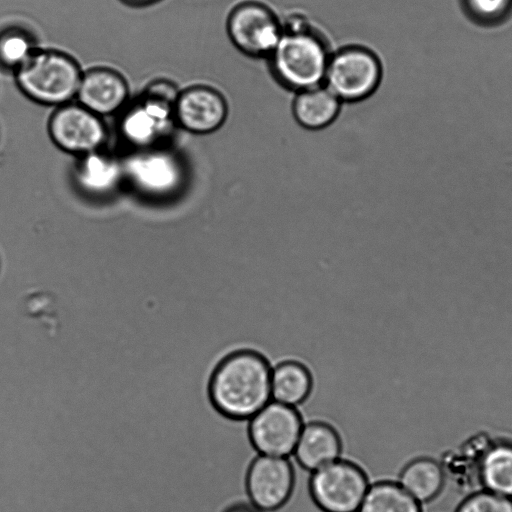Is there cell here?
<instances>
[{
	"instance_id": "1",
	"label": "cell",
	"mask_w": 512,
	"mask_h": 512,
	"mask_svg": "<svg viewBox=\"0 0 512 512\" xmlns=\"http://www.w3.org/2000/svg\"><path fill=\"white\" fill-rule=\"evenodd\" d=\"M271 370L270 361L256 349L228 352L209 376L207 394L212 407L226 419L249 420L272 400Z\"/></svg>"
},
{
	"instance_id": "2",
	"label": "cell",
	"mask_w": 512,
	"mask_h": 512,
	"mask_svg": "<svg viewBox=\"0 0 512 512\" xmlns=\"http://www.w3.org/2000/svg\"><path fill=\"white\" fill-rule=\"evenodd\" d=\"M331 45L326 35L301 13L282 19L281 37L267 58L271 76L297 93L323 85Z\"/></svg>"
},
{
	"instance_id": "3",
	"label": "cell",
	"mask_w": 512,
	"mask_h": 512,
	"mask_svg": "<svg viewBox=\"0 0 512 512\" xmlns=\"http://www.w3.org/2000/svg\"><path fill=\"white\" fill-rule=\"evenodd\" d=\"M82 73L70 54L38 47L13 74L18 89L28 99L56 108L75 101Z\"/></svg>"
},
{
	"instance_id": "4",
	"label": "cell",
	"mask_w": 512,
	"mask_h": 512,
	"mask_svg": "<svg viewBox=\"0 0 512 512\" xmlns=\"http://www.w3.org/2000/svg\"><path fill=\"white\" fill-rule=\"evenodd\" d=\"M180 89L167 79L149 82L120 112L123 138L140 149L152 148L176 124L174 107Z\"/></svg>"
},
{
	"instance_id": "5",
	"label": "cell",
	"mask_w": 512,
	"mask_h": 512,
	"mask_svg": "<svg viewBox=\"0 0 512 512\" xmlns=\"http://www.w3.org/2000/svg\"><path fill=\"white\" fill-rule=\"evenodd\" d=\"M382 78L383 64L374 50L347 44L332 51L323 85L342 103H353L370 97Z\"/></svg>"
},
{
	"instance_id": "6",
	"label": "cell",
	"mask_w": 512,
	"mask_h": 512,
	"mask_svg": "<svg viewBox=\"0 0 512 512\" xmlns=\"http://www.w3.org/2000/svg\"><path fill=\"white\" fill-rule=\"evenodd\" d=\"M369 485L365 470L341 457L311 472L308 489L322 512H358Z\"/></svg>"
},
{
	"instance_id": "7",
	"label": "cell",
	"mask_w": 512,
	"mask_h": 512,
	"mask_svg": "<svg viewBox=\"0 0 512 512\" xmlns=\"http://www.w3.org/2000/svg\"><path fill=\"white\" fill-rule=\"evenodd\" d=\"M226 32L242 54L267 59L281 37L282 18L263 1L242 0L230 9Z\"/></svg>"
},
{
	"instance_id": "8",
	"label": "cell",
	"mask_w": 512,
	"mask_h": 512,
	"mask_svg": "<svg viewBox=\"0 0 512 512\" xmlns=\"http://www.w3.org/2000/svg\"><path fill=\"white\" fill-rule=\"evenodd\" d=\"M304 423L297 407L271 400L248 420V438L258 454L289 458Z\"/></svg>"
},
{
	"instance_id": "9",
	"label": "cell",
	"mask_w": 512,
	"mask_h": 512,
	"mask_svg": "<svg viewBox=\"0 0 512 512\" xmlns=\"http://www.w3.org/2000/svg\"><path fill=\"white\" fill-rule=\"evenodd\" d=\"M48 133L58 148L79 157L100 150L107 137L103 117L77 101L54 109L48 120Z\"/></svg>"
},
{
	"instance_id": "10",
	"label": "cell",
	"mask_w": 512,
	"mask_h": 512,
	"mask_svg": "<svg viewBox=\"0 0 512 512\" xmlns=\"http://www.w3.org/2000/svg\"><path fill=\"white\" fill-rule=\"evenodd\" d=\"M244 482L248 501L263 512H274L292 497L294 467L287 457L258 454L249 463Z\"/></svg>"
},
{
	"instance_id": "11",
	"label": "cell",
	"mask_w": 512,
	"mask_h": 512,
	"mask_svg": "<svg viewBox=\"0 0 512 512\" xmlns=\"http://www.w3.org/2000/svg\"><path fill=\"white\" fill-rule=\"evenodd\" d=\"M122 166L124 176L138 191L155 197L172 194L183 178L178 159L159 148L140 149Z\"/></svg>"
},
{
	"instance_id": "12",
	"label": "cell",
	"mask_w": 512,
	"mask_h": 512,
	"mask_svg": "<svg viewBox=\"0 0 512 512\" xmlns=\"http://www.w3.org/2000/svg\"><path fill=\"white\" fill-rule=\"evenodd\" d=\"M176 124L195 134L218 130L228 116V103L221 91L207 84L180 90L174 107Z\"/></svg>"
},
{
	"instance_id": "13",
	"label": "cell",
	"mask_w": 512,
	"mask_h": 512,
	"mask_svg": "<svg viewBox=\"0 0 512 512\" xmlns=\"http://www.w3.org/2000/svg\"><path fill=\"white\" fill-rule=\"evenodd\" d=\"M75 101L101 117L120 113L130 101L129 85L113 68L90 67L83 70Z\"/></svg>"
},
{
	"instance_id": "14",
	"label": "cell",
	"mask_w": 512,
	"mask_h": 512,
	"mask_svg": "<svg viewBox=\"0 0 512 512\" xmlns=\"http://www.w3.org/2000/svg\"><path fill=\"white\" fill-rule=\"evenodd\" d=\"M343 443L340 434L323 420L305 422L293 456L310 473L341 458Z\"/></svg>"
},
{
	"instance_id": "15",
	"label": "cell",
	"mask_w": 512,
	"mask_h": 512,
	"mask_svg": "<svg viewBox=\"0 0 512 512\" xmlns=\"http://www.w3.org/2000/svg\"><path fill=\"white\" fill-rule=\"evenodd\" d=\"M312 390L313 376L303 362L290 358L272 365V400L298 407L309 398Z\"/></svg>"
},
{
	"instance_id": "16",
	"label": "cell",
	"mask_w": 512,
	"mask_h": 512,
	"mask_svg": "<svg viewBox=\"0 0 512 512\" xmlns=\"http://www.w3.org/2000/svg\"><path fill=\"white\" fill-rule=\"evenodd\" d=\"M342 102L324 85L295 93L292 113L296 122L309 130H320L335 121Z\"/></svg>"
},
{
	"instance_id": "17",
	"label": "cell",
	"mask_w": 512,
	"mask_h": 512,
	"mask_svg": "<svg viewBox=\"0 0 512 512\" xmlns=\"http://www.w3.org/2000/svg\"><path fill=\"white\" fill-rule=\"evenodd\" d=\"M123 166L100 150L80 156L76 166L78 184L92 194H106L120 182Z\"/></svg>"
},
{
	"instance_id": "18",
	"label": "cell",
	"mask_w": 512,
	"mask_h": 512,
	"mask_svg": "<svg viewBox=\"0 0 512 512\" xmlns=\"http://www.w3.org/2000/svg\"><path fill=\"white\" fill-rule=\"evenodd\" d=\"M398 484L419 503L433 499L443 485V472L430 459H417L401 471Z\"/></svg>"
},
{
	"instance_id": "19",
	"label": "cell",
	"mask_w": 512,
	"mask_h": 512,
	"mask_svg": "<svg viewBox=\"0 0 512 512\" xmlns=\"http://www.w3.org/2000/svg\"><path fill=\"white\" fill-rule=\"evenodd\" d=\"M358 512H421V506L398 482L381 480L369 485Z\"/></svg>"
},
{
	"instance_id": "20",
	"label": "cell",
	"mask_w": 512,
	"mask_h": 512,
	"mask_svg": "<svg viewBox=\"0 0 512 512\" xmlns=\"http://www.w3.org/2000/svg\"><path fill=\"white\" fill-rule=\"evenodd\" d=\"M480 476L487 491L512 498V445L488 449L481 460Z\"/></svg>"
},
{
	"instance_id": "21",
	"label": "cell",
	"mask_w": 512,
	"mask_h": 512,
	"mask_svg": "<svg viewBox=\"0 0 512 512\" xmlns=\"http://www.w3.org/2000/svg\"><path fill=\"white\" fill-rule=\"evenodd\" d=\"M38 47L28 29L18 25L3 28L0 30V67L14 73Z\"/></svg>"
},
{
	"instance_id": "22",
	"label": "cell",
	"mask_w": 512,
	"mask_h": 512,
	"mask_svg": "<svg viewBox=\"0 0 512 512\" xmlns=\"http://www.w3.org/2000/svg\"><path fill=\"white\" fill-rule=\"evenodd\" d=\"M463 12L475 24L494 27L512 14V0H460Z\"/></svg>"
},
{
	"instance_id": "23",
	"label": "cell",
	"mask_w": 512,
	"mask_h": 512,
	"mask_svg": "<svg viewBox=\"0 0 512 512\" xmlns=\"http://www.w3.org/2000/svg\"><path fill=\"white\" fill-rule=\"evenodd\" d=\"M456 512H512V498L485 490L465 499Z\"/></svg>"
},
{
	"instance_id": "24",
	"label": "cell",
	"mask_w": 512,
	"mask_h": 512,
	"mask_svg": "<svg viewBox=\"0 0 512 512\" xmlns=\"http://www.w3.org/2000/svg\"><path fill=\"white\" fill-rule=\"evenodd\" d=\"M221 512H263L249 501H236L224 507Z\"/></svg>"
},
{
	"instance_id": "25",
	"label": "cell",
	"mask_w": 512,
	"mask_h": 512,
	"mask_svg": "<svg viewBox=\"0 0 512 512\" xmlns=\"http://www.w3.org/2000/svg\"><path fill=\"white\" fill-rule=\"evenodd\" d=\"M122 3L132 7H144L154 4L160 0H120Z\"/></svg>"
}]
</instances>
